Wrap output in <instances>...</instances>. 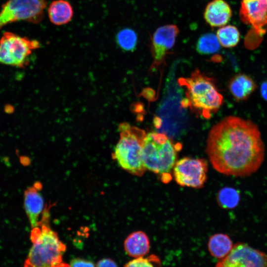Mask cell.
<instances>
[{
  "instance_id": "cell-1",
  "label": "cell",
  "mask_w": 267,
  "mask_h": 267,
  "mask_svg": "<svg viewBox=\"0 0 267 267\" xmlns=\"http://www.w3.org/2000/svg\"><path fill=\"white\" fill-rule=\"evenodd\" d=\"M265 146L258 126L249 120L228 116L209 133L206 152L214 168L226 175L244 177L263 163Z\"/></svg>"
},
{
  "instance_id": "cell-2",
  "label": "cell",
  "mask_w": 267,
  "mask_h": 267,
  "mask_svg": "<svg viewBox=\"0 0 267 267\" xmlns=\"http://www.w3.org/2000/svg\"><path fill=\"white\" fill-rule=\"evenodd\" d=\"M50 205L46 206L37 226L32 228L33 243L24 267H52L62 262L66 245L49 224Z\"/></svg>"
},
{
  "instance_id": "cell-3",
  "label": "cell",
  "mask_w": 267,
  "mask_h": 267,
  "mask_svg": "<svg viewBox=\"0 0 267 267\" xmlns=\"http://www.w3.org/2000/svg\"><path fill=\"white\" fill-rule=\"evenodd\" d=\"M180 86L186 89V98L181 102L183 107H189L198 115L210 119L223 102V96L219 92L214 80L202 73L198 69L190 77L178 80Z\"/></svg>"
},
{
  "instance_id": "cell-4",
  "label": "cell",
  "mask_w": 267,
  "mask_h": 267,
  "mask_svg": "<svg viewBox=\"0 0 267 267\" xmlns=\"http://www.w3.org/2000/svg\"><path fill=\"white\" fill-rule=\"evenodd\" d=\"M119 131L120 138L114 148L112 157L122 169L133 175L141 177L146 170L142 160L146 134L144 130L127 123L120 124Z\"/></svg>"
},
{
  "instance_id": "cell-5",
  "label": "cell",
  "mask_w": 267,
  "mask_h": 267,
  "mask_svg": "<svg viewBox=\"0 0 267 267\" xmlns=\"http://www.w3.org/2000/svg\"><path fill=\"white\" fill-rule=\"evenodd\" d=\"M177 146L164 134L156 132L146 134L143 143L142 160L144 165L150 171L161 175L164 182L171 179V171L177 161Z\"/></svg>"
},
{
  "instance_id": "cell-6",
  "label": "cell",
  "mask_w": 267,
  "mask_h": 267,
  "mask_svg": "<svg viewBox=\"0 0 267 267\" xmlns=\"http://www.w3.org/2000/svg\"><path fill=\"white\" fill-rule=\"evenodd\" d=\"M40 47V44L36 40L5 32L0 39V63L25 67L33 51Z\"/></svg>"
},
{
  "instance_id": "cell-7",
  "label": "cell",
  "mask_w": 267,
  "mask_h": 267,
  "mask_svg": "<svg viewBox=\"0 0 267 267\" xmlns=\"http://www.w3.org/2000/svg\"><path fill=\"white\" fill-rule=\"evenodd\" d=\"M46 6V0H8L0 11V30L16 21L38 24L44 17Z\"/></svg>"
},
{
  "instance_id": "cell-8",
  "label": "cell",
  "mask_w": 267,
  "mask_h": 267,
  "mask_svg": "<svg viewBox=\"0 0 267 267\" xmlns=\"http://www.w3.org/2000/svg\"><path fill=\"white\" fill-rule=\"evenodd\" d=\"M208 168L204 159L184 157L176 162L173 177L180 186L200 188L207 180Z\"/></svg>"
},
{
  "instance_id": "cell-9",
  "label": "cell",
  "mask_w": 267,
  "mask_h": 267,
  "mask_svg": "<svg viewBox=\"0 0 267 267\" xmlns=\"http://www.w3.org/2000/svg\"><path fill=\"white\" fill-rule=\"evenodd\" d=\"M216 267H267V256L246 244L238 243Z\"/></svg>"
},
{
  "instance_id": "cell-10",
  "label": "cell",
  "mask_w": 267,
  "mask_h": 267,
  "mask_svg": "<svg viewBox=\"0 0 267 267\" xmlns=\"http://www.w3.org/2000/svg\"><path fill=\"white\" fill-rule=\"evenodd\" d=\"M179 30L175 24L158 27L151 38V52L154 59L153 67L156 68L164 62L168 51L174 46Z\"/></svg>"
},
{
  "instance_id": "cell-11",
  "label": "cell",
  "mask_w": 267,
  "mask_h": 267,
  "mask_svg": "<svg viewBox=\"0 0 267 267\" xmlns=\"http://www.w3.org/2000/svg\"><path fill=\"white\" fill-rule=\"evenodd\" d=\"M242 20L260 34L267 31V0H242L240 10Z\"/></svg>"
},
{
  "instance_id": "cell-12",
  "label": "cell",
  "mask_w": 267,
  "mask_h": 267,
  "mask_svg": "<svg viewBox=\"0 0 267 267\" xmlns=\"http://www.w3.org/2000/svg\"><path fill=\"white\" fill-rule=\"evenodd\" d=\"M42 185L40 182H35L24 192V205L26 215L32 228L38 225L40 215L45 207L44 198L40 192Z\"/></svg>"
},
{
  "instance_id": "cell-13",
  "label": "cell",
  "mask_w": 267,
  "mask_h": 267,
  "mask_svg": "<svg viewBox=\"0 0 267 267\" xmlns=\"http://www.w3.org/2000/svg\"><path fill=\"white\" fill-rule=\"evenodd\" d=\"M231 15V9L224 0H212L207 3L203 12L205 21L212 28L225 26Z\"/></svg>"
},
{
  "instance_id": "cell-14",
  "label": "cell",
  "mask_w": 267,
  "mask_h": 267,
  "mask_svg": "<svg viewBox=\"0 0 267 267\" xmlns=\"http://www.w3.org/2000/svg\"><path fill=\"white\" fill-rule=\"evenodd\" d=\"M124 249L132 257H143L149 251L150 241L147 235L142 231L132 232L124 241Z\"/></svg>"
},
{
  "instance_id": "cell-15",
  "label": "cell",
  "mask_w": 267,
  "mask_h": 267,
  "mask_svg": "<svg viewBox=\"0 0 267 267\" xmlns=\"http://www.w3.org/2000/svg\"><path fill=\"white\" fill-rule=\"evenodd\" d=\"M257 86L253 79L249 76L239 74L234 76L230 81L229 89L238 101L247 99L255 90Z\"/></svg>"
},
{
  "instance_id": "cell-16",
  "label": "cell",
  "mask_w": 267,
  "mask_h": 267,
  "mask_svg": "<svg viewBox=\"0 0 267 267\" xmlns=\"http://www.w3.org/2000/svg\"><path fill=\"white\" fill-rule=\"evenodd\" d=\"M73 9L71 4L65 0H55L49 5L47 9L50 22L60 26L69 23L73 16Z\"/></svg>"
},
{
  "instance_id": "cell-17",
  "label": "cell",
  "mask_w": 267,
  "mask_h": 267,
  "mask_svg": "<svg viewBox=\"0 0 267 267\" xmlns=\"http://www.w3.org/2000/svg\"><path fill=\"white\" fill-rule=\"evenodd\" d=\"M232 242L229 237L223 233H217L209 238L208 247L211 254L217 258L225 257L232 248Z\"/></svg>"
},
{
  "instance_id": "cell-18",
  "label": "cell",
  "mask_w": 267,
  "mask_h": 267,
  "mask_svg": "<svg viewBox=\"0 0 267 267\" xmlns=\"http://www.w3.org/2000/svg\"><path fill=\"white\" fill-rule=\"evenodd\" d=\"M216 36L221 45L225 48L235 46L240 40L238 29L232 25L223 26L219 28Z\"/></svg>"
},
{
  "instance_id": "cell-19",
  "label": "cell",
  "mask_w": 267,
  "mask_h": 267,
  "mask_svg": "<svg viewBox=\"0 0 267 267\" xmlns=\"http://www.w3.org/2000/svg\"><path fill=\"white\" fill-rule=\"evenodd\" d=\"M221 44L216 35L211 33H205L198 39L196 45V51L200 54H210L218 51Z\"/></svg>"
},
{
  "instance_id": "cell-20",
  "label": "cell",
  "mask_w": 267,
  "mask_h": 267,
  "mask_svg": "<svg viewBox=\"0 0 267 267\" xmlns=\"http://www.w3.org/2000/svg\"><path fill=\"white\" fill-rule=\"evenodd\" d=\"M239 201V192L233 187H223L219 191L217 195L219 205L224 209H234L238 205Z\"/></svg>"
},
{
  "instance_id": "cell-21",
  "label": "cell",
  "mask_w": 267,
  "mask_h": 267,
  "mask_svg": "<svg viewBox=\"0 0 267 267\" xmlns=\"http://www.w3.org/2000/svg\"><path fill=\"white\" fill-rule=\"evenodd\" d=\"M116 41L117 44L122 49L126 51H133L137 45V36L134 30L125 28L117 33Z\"/></svg>"
},
{
  "instance_id": "cell-22",
  "label": "cell",
  "mask_w": 267,
  "mask_h": 267,
  "mask_svg": "<svg viewBox=\"0 0 267 267\" xmlns=\"http://www.w3.org/2000/svg\"><path fill=\"white\" fill-rule=\"evenodd\" d=\"M124 267H162L159 258L155 255L135 258L127 263Z\"/></svg>"
},
{
  "instance_id": "cell-23",
  "label": "cell",
  "mask_w": 267,
  "mask_h": 267,
  "mask_svg": "<svg viewBox=\"0 0 267 267\" xmlns=\"http://www.w3.org/2000/svg\"><path fill=\"white\" fill-rule=\"evenodd\" d=\"M70 266L71 267H95L92 262L79 258L71 260Z\"/></svg>"
},
{
  "instance_id": "cell-24",
  "label": "cell",
  "mask_w": 267,
  "mask_h": 267,
  "mask_svg": "<svg viewBox=\"0 0 267 267\" xmlns=\"http://www.w3.org/2000/svg\"><path fill=\"white\" fill-rule=\"evenodd\" d=\"M95 267H118L115 262L111 259L104 258L99 260Z\"/></svg>"
},
{
  "instance_id": "cell-25",
  "label": "cell",
  "mask_w": 267,
  "mask_h": 267,
  "mask_svg": "<svg viewBox=\"0 0 267 267\" xmlns=\"http://www.w3.org/2000/svg\"><path fill=\"white\" fill-rule=\"evenodd\" d=\"M261 94L262 97L267 101V80L265 81L261 85Z\"/></svg>"
},
{
  "instance_id": "cell-26",
  "label": "cell",
  "mask_w": 267,
  "mask_h": 267,
  "mask_svg": "<svg viewBox=\"0 0 267 267\" xmlns=\"http://www.w3.org/2000/svg\"><path fill=\"white\" fill-rule=\"evenodd\" d=\"M52 267H71L70 265H68L66 263H65L64 262H61L59 264H57Z\"/></svg>"
}]
</instances>
